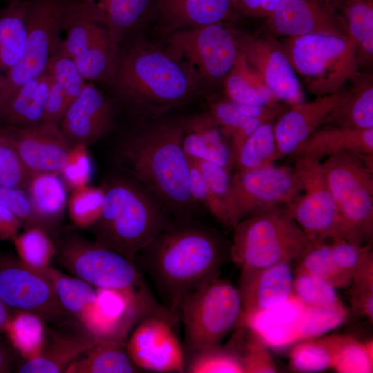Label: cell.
<instances>
[{
  "instance_id": "9",
  "label": "cell",
  "mask_w": 373,
  "mask_h": 373,
  "mask_svg": "<svg viewBox=\"0 0 373 373\" xmlns=\"http://www.w3.org/2000/svg\"><path fill=\"white\" fill-rule=\"evenodd\" d=\"M327 185L344 219L363 244L373 235L372 155L338 153L322 163Z\"/></svg>"
},
{
  "instance_id": "16",
  "label": "cell",
  "mask_w": 373,
  "mask_h": 373,
  "mask_svg": "<svg viewBox=\"0 0 373 373\" xmlns=\"http://www.w3.org/2000/svg\"><path fill=\"white\" fill-rule=\"evenodd\" d=\"M175 323L153 316L144 318L134 327L126 348L139 368L157 372L185 371L184 352L173 329Z\"/></svg>"
},
{
  "instance_id": "7",
  "label": "cell",
  "mask_w": 373,
  "mask_h": 373,
  "mask_svg": "<svg viewBox=\"0 0 373 373\" xmlns=\"http://www.w3.org/2000/svg\"><path fill=\"white\" fill-rule=\"evenodd\" d=\"M241 313L238 289L219 276L191 291L179 309L188 356L220 345L222 340L238 326Z\"/></svg>"
},
{
  "instance_id": "40",
  "label": "cell",
  "mask_w": 373,
  "mask_h": 373,
  "mask_svg": "<svg viewBox=\"0 0 373 373\" xmlns=\"http://www.w3.org/2000/svg\"><path fill=\"white\" fill-rule=\"evenodd\" d=\"M12 240L19 259L35 270L41 271L49 267L57 254L50 234L38 227H27Z\"/></svg>"
},
{
  "instance_id": "36",
  "label": "cell",
  "mask_w": 373,
  "mask_h": 373,
  "mask_svg": "<svg viewBox=\"0 0 373 373\" xmlns=\"http://www.w3.org/2000/svg\"><path fill=\"white\" fill-rule=\"evenodd\" d=\"M349 337L325 334L298 341L289 354L290 367L301 372H321L332 368L338 352Z\"/></svg>"
},
{
  "instance_id": "27",
  "label": "cell",
  "mask_w": 373,
  "mask_h": 373,
  "mask_svg": "<svg viewBox=\"0 0 373 373\" xmlns=\"http://www.w3.org/2000/svg\"><path fill=\"white\" fill-rule=\"evenodd\" d=\"M341 153L373 154V128L322 126L297 149L292 156L321 161L323 157Z\"/></svg>"
},
{
  "instance_id": "62",
  "label": "cell",
  "mask_w": 373,
  "mask_h": 373,
  "mask_svg": "<svg viewBox=\"0 0 373 373\" xmlns=\"http://www.w3.org/2000/svg\"><path fill=\"white\" fill-rule=\"evenodd\" d=\"M1 140V139H0Z\"/></svg>"
},
{
  "instance_id": "43",
  "label": "cell",
  "mask_w": 373,
  "mask_h": 373,
  "mask_svg": "<svg viewBox=\"0 0 373 373\" xmlns=\"http://www.w3.org/2000/svg\"><path fill=\"white\" fill-rule=\"evenodd\" d=\"M329 241L312 243L296 260L295 273L317 276L334 287H345L351 283L339 271L331 254Z\"/></svg>"
},
{
  "instance_id": "13",
  "label": "cell",
  "mask_w": 373,
  "mask_h": 373,
  "mask_svg": "<svg viewBox=\"0 0 373 373\" xmlns=\"http://www.w3.org/2000/svg\"><path fill=\"white\" fill-rule=\"evenodd\" d=\"M59 260L75 277L97 288L132 290L144 286L133 261L95 241L68 239L61 247Z\"/></svg>"
},
{
  "instance_id": "53",
  "label": "cell",
  "mask_w": 373,
  "mask_h": 373,
  "mask_svg": "<svg viewBox=\"0 0 373 373\" xmlns=\"http://www.w3.org/2000/svg\"><path fill=\"white\" fill-rule=\"evenodd\" d=\"M191 159L199 168L211 193L223 210L226 218V227L231 228L230 220L231 174L230 171L210 162Z\"/></svg>"
},
{
  "instance_id": "8",
  "label": "cell",
  "mask_w": 373,
  "mask_h": 373,
  "mask_svg": "<svg viewBox=\"0 0 373 373\" xmlns=\"http://www.w3.org/2000/svg\"><path fill=\"white\" fill-rule=\"evenodd\" d=\"M294 168L302 183L303 192L285 209L311 242L342 239L365 245L340 211L325 182L321 161L298 157Z\"/></svg>"
},
{
  "instance_id": "5",
  "label": "cell",
  "mask_w": 373,
  "mask_h": 373,
  "mask_svg": "<svg viewBox=\"0 0 373 373\" xmlns=\"http://www.w3.org/2000/svg\"><path fill=\"white\" fill-rule=\"evenodd\" d=\"M233 230L229 258L241 271L296 261L312 244L285 207L256 212Z\"/></svg>"
},
{
  "instance_id": "19",
  "label": "cell",
  "mask_w": 373,
  "mask_h": 373,
  "mask_svg": "<svg viewBox=\"0 0 373 373\" xmlns=\"http://www.w3.org/2000/svg\"><path fill=\"white\" fill-rule=\"evenodd\" d=\"M345 88L336 93L316 97L309 102L290 106L274 124L280 159L292 155L297 149L319 127L344 96Z\"/></svg>"
},
{
  "instance_id": "24",
  "label": "cell",
  "mask_w": 373,
  "mask_h": 373,
  "mask_svg": "<svg viewBox=\"0 0 373 373\" xmlns=\"http://www.w3.org/2000/svg\"><path fill=\"white\" fill-rule=\"evenodd\" d=\"M236 10L233 0H155L153 14L165 33L222 23Z\"/></svg>"
},
{
  "instance_id": "51",
  "label": "cell",
  "mask_w": 373,
  "mask_h": 373,
  "mask_svg": "<svg viewBox=\"0 0 373 373\" xmlns=\"http://www.w3.org/2000/svg\"><path fill=\"white\" fill-rule=\"evenodd\" d=\"M0 203L10 209L26 227H38L49 234L52 233L56 227L37 213L25 190L0 185Z\"/></svg>"
},
{
  "instance_id": "33",
  "label": "cell",
  "mask_w": 373,
  "mask_h": 373,
  "mask_svg": "<svg viewBox=\"0 0 373 373\" xmlns=\"http://www.w3.org/2000/svg\"><path fill=\"white\" fill-rule=\"evenodd\" d=\"M323 126L358 129L373 128L372 76L363 77L358 76L354 86L347 89L344 96Z\"/></svg>"
},
{
  "instance_id": "28",
  "label": "cell",
  "mask_w": 373,
  "mask_h": 373,
  "mask_svg": "<svg viewBox=\"0 0 373 373\" xmlns=\"http://www.w3.org/2000/svg\"><path fill=\"white\" fill-rule=\"evenodd\" d=\"M51 83L52 77L46 71L1 104L0 128H26L42 123Z\"/></svg>"
},
{
  "instance_id": "4",
  "label": "cell",
  "mask_w": 373,
  "mask_h": 373,
  "mask_svg": "<svg viewBox=\"0 0 373 373\" xmlns=\"http://www.w3.org/2000/svg\"><path fill=\"white\" fill-rule=\"evenodd\" d=\"M101 187L102 210L92 226L95 242L134 262L137 255L175 221L151 193L121 171L108 177Z\"/></svg>"
},
{
  "instance_id": "45",
  "label": "cell",
  "mask_w": 373,
  "mask_h": 373,
  "mask_svg": "<svg viewBox=\"0 0 373 373\" xmlns=\"http://www.w3.org/2000/svg\"><path fill=\"white\" fill-rule=\"evenodd\" d=\"M61 40L52 50L46 71L62 86L69 105L80 95L87 82L80 73L74 59L64 50Z\"/></svg>"
},
{
  "instance_id": "57",
  "label": "cell",
  "mask_w": 373,
  "mask_h": 373,
  "mask_svg": "<svg viewBox=\"0 0 373 373\" xmlns=\"http://www.w3.org/2000/svg\"><path fill=\"white\" fill-rule=\"evenodd\" d=\"M68 106L66 96L62 86L52 78L45 106L43 122L59 126Z\"/></svg>"
},
{
  "instance_id": "46",
  "label": "cell",
  "mask_w": 373,
  "mask_h": 373,
  "mask_svg": "<svg viewBox=\"0 0 373 373\" xmlns=\"http://www.w3.org/2000/svg\"><path fill=\"white\" fill-rule=\"evenodd\" d=\"M336 289L331 284L317 276L305 273H295L293 295L305 306L343 307Z\"/></svg>"
},
{
  "instance_id": "39",
  "label": "cell",
  "mask_w": 373,
  "mask_h": 373,
  "mask_svg": "<svg viewBox=\"0 0 373 373\" xmlns=\"http://www.w3.org/2000/svg\"><path fill=\"white\" fill-rule=\"evenodd\" d=\"M273 119L260 124L242 143L233 157L235 171L254 169L279 160Z\"/></svg>"
},
{
  "instance_id": "41",
  "label": "cell",
  "mask_w": 373,
  "mask_h": 373,
  "mask_svg": "<svg viewBox=\"0 0 373 373\" xmlns=\"http://www.w3.org/2000/svg\"><path fill=\"white\" fill-rule=\"evenodd\" d=\"M117 48L108 37L75 57L74 61L84 79L107 84L115 68Z\"/></svg>"
},
{
  "instance_id": "2",
  "label": "cell",
  "mask_w": 373,
  "mask_h": 373,
  "mask_svg": "<svg viewBox=\"0 0 373 373\" xmlns=\"http://www.w3.org/2000/svg\"><path fill=\"white\" fill-rule=\"evenodd\" d=\"M107 84L115 104L135 119L165 115L204 93V82L186 63L133 35L119 45Z\"/></svg>"
},
{
  "instance_id": "44",
  "label": "cell",
  "mask_w": 373,
  "mask_h": 373,
  "mask_svg": "<svg viewBox=\"0 0 373 373\" xmlns=\"http://www.w3.org/2000/svg\"><path fill=\"white\" fill-rule=\"evenodd\" d=\"M185 372L190 373H244L238 350L231 342L228 345L212 347L189 357Z\"/></svg>"
},
{
  "instance_id": "49",
  "label": "cell",
  "mask_w": 373,
  "mask_h": 373,
  "mask_svg": "<svg viewBox=\"0 0 373 373\" xmlns=\"http://www.w3.org/2000/svg\"><path fill=\"white\" fill-rule=\"evenodd\" d=\"M351 284V306L358 315L373 321V254L361 263Z\"/></svg>"
},
{
  "instance_id": "59",
  "label": "cell",
  "mask_w": 373,
  "mask_h": 373,
  "mask_svg": "<svg viewBox=\"0 0 373 373\" xmlns=\"http://www.w3.org/2000/svg\"><path fill=\"white\" fill-rule=\"evenodd\" d=\"M23 225V222L10 209L0 203L1 240H12Z\"/></svg>"
},
{
  "instance_id": "26",
  "label": "cell",
  "mask_w": 373,
  "mask_h": 373,
  "mask_svg": "<svg viewBox=\"0 0 373 373\" xmlns=\"http://www.w3.org/2000/svg\"><path fill=\"white\" fill-rule=\"evenodd\" d=\"M182 147L189 157L210 162L229 171L233 167L230 143L209 113L182 117Z\"/></svg>"
},
{
  "instance_id": "63",
  "label": "cell",
  "mask_w": 373,
  "mask_h": 373,
  "mask_svg": "<svg viewBox=\"0 0 373 373\" xmlns=\"http://www.w3.org/2000/svg\"></svg>"
},
{
  "instance_id": "25",
  "label": "cell",
  "mask_w": 373,
  "mask_h": 373,
  "mask_svg": "<svg viewBox=\"0 0 373 373\" xmlns=\"http://www.w3.org/2000/svg\"><path fill=\"white\" fill-rule=\"evenodd\" d=\"M51 281L58 300L68 315L85 330L102 340V311L96 289L88 283L68 276L50 265L41 270Z\"/></svg>"
},
{
  "instance_id": "34",
  "label": "cell",
  "mask_w": 373,
  "mask_h": 373,
  "mask_svg": "<svg viewBox=\"0 0 373 373\" xmlns=\"http://www.w3.org/2000/svg\"><path fill=\"white\" fill-rule=\"evenodd\" d=\"M140 370L128 355L126 343L99 340L69 365L64 373H131Z\"/></svg>"
},
{
  "instance_id": "56",
  "label": "cell",
  "mask_w": 373,
  "mask_h": 373,
  "mask_svg": "<svg viewBox=\"0 0 373 373\" xmlns=\"http://www.w3.org/2000/svg\"><path fill=\"white\" fill-rule=\"evenodd\" d=\"M189 160L190 193L192 198L201 209H205L216 220L226 227L227 222L223 210L211 193L205 178L195 162L189 157Z\"/></svg>"
},
{
  "instance_id": "37",
  "label": "cell",
  "mask_w": 373,
  "mask_h": 373,
  "mask_svg": "<svg viewBox=\"0 0 373 373\" xmlns=\"http://www.w3.org/2000/svg\"><path fill=\"white\" fill-rule=\"evenodd\" d=\"M57 173H33L26 192L37 213L56 226L68 202L66 184Z\"/></svg>"
},
{
  "instance_id": "32",
  "label": "cell",
  "mask_w": 373,
  "mask_h": 373,
  "mask_svg": "<svg viewBox=\"0 0 373 373\" xmlns=\"http://www.w3.org/2000/svg\"><path fill=\"white\" fill-rule=\"evenodd\" d=\"M283 111L278 105L260 107L235 102L229 99L211 102L209 114L229 141L231 135H249L260 124Z\"/></svg>"
},
{
  "instance_id": "14",
  "label": "cell",
  "mask_w": 373,
  "mask_h": 373,
  "mask_svg": "<svg viewBox=\"0 0 373 373\" xmlns=\"http://www.w3.org/2000/svg\"><path fill=\"white\" fill-rule=\"evenodd\" d=\"M0 299L10 309L32 313L44 322H58L68 315L50 279L19 258L0 256Z\"/></svg>"
},
{
  "instance_id": "58",
  "label": "cell",
  "mask_w": 373,
  "mask_h": 373,
  "mask_svg": "<svg viewBox=\"0 0 373 373\" xmlns=\"http://www.w3.org/2000/svg\"><path fill=\"white\" fill-rule=\"evenodd\" d=\"M281 0H233L236 10L254 17H269Z\"/></svg>"
},
{
  "instance_id": "31",
  "label": "cell",
  "mask_w": 373,
  "mask_h": 373,
  "mask_svg": "<svg viewBox=\"0 0 373 373\" xmlns=\"http://www.w3.org/2000/svg\"><path fill=\"white\" fill-rule=\"evenodd\" d=\"M354 44L361 65L373 59V0H326Z\"/></svg>"
},
{
  "instance_id": "29",
  "label": "cell",
  "mask_w": 373,
  "mask_h": 373,
  "mask_svg": "<svg viewBox=\"0 0 373 373\" xmlns=\"http://www.w3.org/2000/svg\"><path fill=\"white\" fill-rule=\"evenodd\" d=\"M100 339L86 331L81 334L55 335L46 343L40 354L25 361L19 373H59Z\"/></svg>"
},
{
  "instance_id": "61",
  "label": "cell",
  "mask_w": 373,
  "mask_h": 373,
  "mask_svg": "<svg viewBox=\"0 0 373 373\" xmlns=\"http://www.w3.org/2000/svg\"><path fill=\"white\" fill-rule=\"evenodd\" d=\"M11 314V309L0 299V334L3 333L5 326Z\"/></svg>"
},
{
  "instance_id": "21",
  "label": "cell",
  "mask_w": 373,
  "mask_h": 373,
  "mask_svg": "<svg viewBox=\"0 0 373 373\" xmlns=\"http://www.w3.org/2000/svg\"><path fill=\"white\" fill-rule=\"evenodd\" d=\"M305 305L294 295L265 310L242 314L238 326L267 347L280 348L300 341Z\"/></svg>"
},
{
  "instance_id": "20",
  "label": "cell",
  "mask_w": 373,
  "mask_h": 373,
  "mask_svg": "<svg viewBox=\"0 0 373 373\" xmlns=\"http://www.w3.org/2000/svg\"><path fill=\"white\" fill-rule=\"evenodd\" d=\"M267 24L275 34L287 37L317 32L346 35L326 0H281L267 17Z\"/></svg>"
},
{
  "instance_id": "23",
  "label": "cell",
  "mask_w": 373,
  "mask_h": 373,
  "mask_svg": "<svg viewBox=\"0 0 373 373\" xmlns=\"http://www.w3.org/2000/svg\"><path fill=\"white\" fill-rule=\"evenodd\" d=\"M155 0H73L79 15L106 27L113 43L118 47L133 35L149 15Z\"/></svg>"
},
{
  "instance_id": "3",
  "label": "cell",
  "mask_w": 373,
  "mask_h": 373,
  "mask_svg": "<svg viewBox=\"0 0 373 373\" xmlns=\"http://www.w3.org/2000/svg\"><path fill=\"white\" fill-rule=\"evenodd\" d=\"M229 245L195 219L173 222L137 255L134 262L151 279L163 306L178 317L185 296L220 276L229 258Z\"/></svg>"
},
{
  "instance_id": "11",
  "label": "cell",
  "mask_w": 373,
  "mask_h": 373,
  "mask_svg": "<svg viewBox=\"0 0 373 373\" xmlns=\"http://www.w3.org/2000/svg\"><path fill=\"white\" fill-rule=\"evenodd\" d=\"M302 192V183L294 167L274 163L234 171L231 178V228L256 212L289 204Z\"/></svg>"
},
{
  "instance_id": "12",
  "label": "cell",
  "mask_w": 373,
  "mask_h": 373,
  "mask_svg": "<svg viewBox=\"0 0 373 373\" xmlns=\"http://www.w3.org/2000/svg\"><path fill=\"white\" fill-rule=\"evenodd\" d=\"M166 44V49L191 66L204 83L224 79L239 53L231 29L222 23L171 32Z\"/></svg>"
},
{
  "instance_id": "1",
  "label": "cell",
  "mask_w": 373,
  "mask_h": 373,
  "mask_svg": "<svg viewBox=\"0 0 373 373\" xmlns=\"http://www.w3.org/2000/svg\"><path fill=\"white\" fill-rule=\"evenodd\" d=\"M135 120L114 146L115 165L151 193L173 220L195 219L201 208L190 193L182 117L165 115Z\"/></svg>"
},
{
  "instance_id": "38",
  "label": "cell",
  "mask_w": 373,
  "mask_h": 373,
  "mask_svg": "<svg viewBox=\"0 0 373 373\" xmlns=\"http://www.w3.org/2000/svg\"><path fill=\"white\" fill-rule=\"evenodd\" d=\"M3 333L24 361L38 356L46 340L44 321L24 311H14L8 321Z\"/></svg>"
},
{
  "instance_id": "22",
  "label": "cell",
  "mask_w": 373,
  "mask_h": 373,
  "mask_svg": "<svg viewBox=\"0 0 373 373\" xmlns=\"http://www.w3.org/2000/svg\"><path fill=\"white\" fill-rule=\"evenodd\" d=\"M289 262L241 271L240 292L242 314L265 310L293 295L294 274Z\"/></svg>"
},
{
  "instance_id": "17",
  "label": "cell",
  "mask_w": 373,
  "mask_h": 373,
  "mask_svg": "<svg viewBox=\"0 0 373 373\" xmlns=\"http://www.w3.org/2000/svg\"><path fill=\"white\" fill-rule=\"evenodd\" d=\"M117 105L93 82H87L80 95L68 106L59 124L70 147L88 146L112 129Z\"/></svg>"
},
{
  "instance_id": "10",
  "label": "cell",
  "mask_w": 373,
  "mask_h": 373,
  "mask_svg": "<svg viewBox=\"0 0 373 373\" xmlns=\"http://www.w3.org/2000/svg\"><path fill=\"white\" fill-rule=\"evenodd\" d=\"M73 0H29L23 53L0 86V104L46 71L52 50L61 39Z\"/></svg>"
},
{
  "instance_id": "54",
  "label": "cell",
  "mask_w": 373,
  "mask_h": 373,
  "mask_svg": "<svg viewBox=\"0 0 373 373\" xmlns=\"http://www.w3.org/2000/svg\"><path fill=\"white\" fill-rule=\"evenodd\" d=\"M332 259L339 271L350 282L356 271L372 253L370 242L358 245L350 241L337 239L329 241Z\"/></svg>"
},
{
  "instance_id": "52",
  "label": "cell",
  "mask_w": 373,
  "mask_h": 373,
  "mask_svg": "<svg viewBox=\"0 0 373 373\" xmlns=\"http://www.w3.org/2000/svg\"><path fill=\"white\" fill-rule=\"evenodd\" d=\"M0 185L26 191L32 173L17 151L0 137Z\"/></svg>"
},
{
  "instance_id": "42",
  "label": "cell",
  "mask_w": 373,
  "mask_h": 373,
  "mask_svg": "<svg viewBox=\"0 0 373 373\" xmlns=\"http://www.w3.org/2000/svg\"><path fill=\"white\" fill-rule=\"evenodd\" d=\"M66 23V37L61 45L66 52L74 58L98 41L110 37L102 24L77 14L73 8Z\"/></svg>"
},
{
  "instance_id": "30",
  "label": "cell",
  "mask_w": 373,
  "mask_h": 373,
  "mask_svg": "<svg viewBox=\"0 0 373 373\" xmlns=\"http://www.w3.org/2000/svg\"><path fill=\"white\" fill-rule=\"evenodd\" d=\"M28 3L29 0H8L0 8V86L23 53Z\"/></svg>"
},
{
  "instance_id": "48",
  "label": "cell",
  "mask_w": 373,
  "mask_h": 373,
  "mask_svg": "<svg viewBox=\"0 0 373 373\" xmlns=\"http://www.w3.org/2000/svg\"><path fill=\"white\" fill-rule=\"evenodd\" d=\"M372 341L349 337L338 352L332 367L341 373H370L373 370Z\"/></svg>"
},
{
  "instance_id": "50",
  "label": "cell",
  "mask_w": 373,
  "mask_h": 373,
  "mask_svg": "<svg viewBox=\"0 0 373 373\" xmlns=\"http://www.w3.org/2000/svg\"><path fill=\"white\" fill-rule=\"evenodd\" d=\"M347 310L341 307L305 306L300 341L325 335L340 326L346 319Z\"/></svg>"
},
{
  "instance_id": "60",
  "label": "cell",
  "mask_w": 373,
  "mask_h": 373,
  "mask_svg": "<svg viewBox=\"0 0 373 373\" xmlns=\"http://www.w3.org/2000/svg\"><path fill=\"white\" fill-rule=\"evenodd\" d=\"M11 366V356L8 350L0 343V373L10 372Z\"/></svg>"
},
{
  "instance_id": "6",
  "label": "cell",
  "mask_w": 373,
  "mask_h": 373,
  "mask_svg": "<svg viewBox=\"0 0 373 373\" xmlns=\"http://www.w3.org/2000/svg\"><path fill=\"white\" fill-rule=\"evenodd\" d=\"M283 47L298 78L316 97L336 93L360 75L357 49L346 35L317 32L288 37Z\"/></svg>"
},
{
  "instance_id": "18",
  "label": "cell",
  "mask_w": 373,
  "mask_h": 373,
  "mask_svg": "<svg viewBox=\"0 0 373 373\" xmlns=\"http://www.w3.org/2000/svg\"><path fill=\"white\" fill-rule=\"evenodd\" d=\"M0 137L14 147L32 173H59L71 149L59 126L46 122L26 128H0Z\"/></svg>"
},
{
  "instance_id": "47",
  "label": "cell",
  "mask_w": 373,
  "mask_h": 373,
  "mask_svg": "<svg viewBox=\"0 0 373 373\" xmlns=\"http://www.w3.org/2000/svg\"><path fill=\"white\" fill-rule=\"evenodd\" d=\"M103 200L102 187L88 184L73 189L67 202L73 223L79 228L91 227L101 215Z\"/></svg>"
},
{
  "instance_id": "35",
  "label": "cell",
  "mask_w": 373,
  "mask_h": 373,
  "mask_svg": "<svg viewBox=\"0 0 373 373\" xmlns=\"http://www.w3.org/2000/svg\"><path fill=\"white\" fill-rule=\"evenodd\" d=\"M224 80L225 93L231 101L260 107L278 106L279 101L240 51L233 68Z\"/></svg>"
},
{
  "instance_id": "55",
  "label": "cell",
  "mask_w": 373,
  "mask_h": 373,
  "mask_svg": "<svg viewBox=\"0 0 373 373\" xmlns=\"http://www.w3.org/2000/svg\"><path fill=\"white\" fill-rule=\"evenodd\" d=\"M88 146L79 144L71 147L59 173L63 181L72 189L88 185L92 175V164Z\"/></svg>"
},
{
  "instance_id": "15",
  "label": "cell",
  "mask_w": 373,
  "mask_h": 373,
  "mask_svg": "<svg viewBox=\"0 0 373 373\" xmlns=\"http://www.w3.org/2000/svg\"><path fill=\"white\" fill-rule=\"evenodd\" d=\"M231 30L238 50L279 102H304L302 83L282 45L270 37Z\"/></svg>"
}]
</instances>
